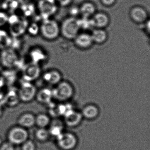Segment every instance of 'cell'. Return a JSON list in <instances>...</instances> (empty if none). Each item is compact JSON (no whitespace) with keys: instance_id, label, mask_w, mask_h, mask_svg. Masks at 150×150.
I'll use <instances>...</instances> for the list:
<instances>
[{"instance_id":"cell-1","label":"cell","mask_w":150,"mask_h":150,"mask_svg":"<svg viewBox=\"0 0 150 150\" xmlns=\"http://www.w3.org/2000/svg\"><path fill=\"white\" fill-rule=\"evenodd\" d=\"M80 30L79 20L72 16L64 20L60 27V33L69 40H74L79 34Z\"/></svg>"},{"instance_id":"cell-2","label":"cell","mask_w":150,"mask_h":150,"mask_svg":"<svg viewBox=\"0 0 150 150\" xmlns=\"http://www.w3.org/2000/svg\"><path fill=\"white\" fill-rule=\"evenodd\" d=\"M41 31L45 38L49 40H54L60 34V27L56 21L46 19L44 20L41 25Z\"/></svg>"},{"instance_id":"cell-3","label":"cell","mask_w":150,"mask_h":150,"mask_svg":"<svg viewBox=\"0 0 150 150\" xmlns=\"http://www.w3.org/2000/svg\"><path fill=\"white\" fill-rule=\"evenodd\" d=\"M29 134L26 129L20 126L10 129L8 133V142L14 145L22 144L28 139Z\"/></svg>"},{"instance_id":"cell-4","label":"cell","mask_w":150,"mask_h":150,"mask_svg":"<svg viewBox=\"0 0 150 150\" xmlns=\"http://www.w3.org/2000/svg\"><path fill=\"white\" fill-rule=\"evenodd\" d=\"M8 22L10 23L11 35L14 37H17L23 34L28 27L27 20L20 18L16 16H12L10 18L8 17Z\"/></svg>"},{"instance_id":"cell-5","label":"cell","mask_w":150,"mask_h":150,"mask_svg":"<svg viewBox=\"0 0 150 150\" xmlns=\"http://www.w3.org/2000/svg\"><path fill=\"white\" fill-rule=\"evenodd\" d=\"M52 96L59 100H66L70 99L73 94L71 85L67 81H60L52 90Z\"/></svg>"},{"instance_id":"cell-6","label":"cell","mask_w":150,"mask_h":150,"mask_svg":"<svg viewBox=\"0 0 150 150\" xmlns=\"http://www.w3.org/2000/svg\"><path fill=\"white\" fill-rule=\"evenodd\" d=\"M19 61L18 56L13 49H4L0 56V62L5 67L12 68L16 66Z\"/></svg>"},{"instance_id":"cell-7","label":"cell","mask_w":150,"mask_h":150,"mask_svg":"<svg viewBox=\"0 0 150 150\" xmlns=\"http://www.w3.org/2000/svg\"><path fill=\"white\" fill-rule=\"evenodd\" d=\"M35 87L30 82L25 81L23 83L18 93L19 99L24 102H29L33 100L36 95Z\"/></svg>"},{"instance_id":"cell-8","label":"cell","mask_w":150,"mask_h":150,"mask_svg":"<svg viewBox=\"0 0 150 150\" xmlns=\"http://www.w3.org/2000/svg\"><path fill=\"white\" fill-rule=\"evenodd\" d=\"M41 73L40 67L35 62L29 63L23 69L22 76L25 81L30 82L37 79Z\"/></svg>"},{"instance_id":"cell-9","label":"cell","mask_w":150,"mask_h":150,"mask_svg":"<svg viewBox=\"0 0 150 150\" xmlns=\"http://www.w3.org/2000/svg\"><path fill=\"white\" fill-rule=\"evenodd\" d=\"M57 138L59 146L63 150H71L77 144V138L72 133H62Z\"/></svg>"},{"instance_id":"cell-10","label":"cell","mask_w":150,"mask_h":150,"mask_svg":"<svg viewBox=\"0 0 150 150\" xmlns=\"http://www.w3.org/2000/svg\"><path fill=\"white\" fill-rule=\"evenodd\" d=\"M38 7L41 16L44 20L48 19L57 10V7L53 0H41Z\"/></svg>"},{"instance_id":"cell-11","label":"cell","mask_w":150,"mask_h":150,"mask_svg":"<svg viewBox=\"0 0 150 150\" xmlns=\"http://www.w3.org/2000/svg\"><path fill=\"white\" fill-rule=\"evenodd\" d=\"M74 40L76 46L83 50L90 48L93 43L91 35L86 33H79Z\"/></svg>"},{"instance_id":"cell-12","label":"cell","mask_w":150,"mask_h":150,"mask_svg":"<svg viewBox=\"0 0 150 150\" xmlns=\"http://www.w3.org/2000/svg\"><path fill=\"white\" fill-rule=\"evenodd\" d=\"M130 16L134 22L142 23L147 21L148 15L146 10L141 7H134L131 9Z\"/></svg>"},{"instance_id":"cell-13","label":"cell","mask_w":150,"mask_h":150,"mask_svg":"<svg viewBox=\"0 0 150 150\" xmlns=\"http://www.w3.org/2000/svg\"><path fill=\"white\" fill-rule=\"evenodd\" d=\"M92 25L95 28L104 29L108 25L110 19L106 14L101 12L96 13L91 19Z\"/></svg>"},{"instance_id":"cell-14","label":"cell","mask_w":150,"mask_h":150,"mask_svg":"<svg viewBox=\"0 0 150 150\" xmlns=\"http://www.w3.org/2000/svg\"><path fill=\"white\" fill-rule=\"evenodd\" d=\"M66 123L69 126H76L82 119V115L75 112L73 109L67 112L64 115Z\"/></svg>"},{"instance_id":"cell-15","label":"cell","mask_w":150,"mask_h":150,"mask_svg":"<svg viewBox=\"0 0 150 150\" xmlns=\"http://www.w3.org/2000/svg\"><path fill=\"white\" fill-rule=\"evenodd\" d=\"M18 123L19 126L25 129L31 128L35 124V117L31 113H25L20 117Z\"/></svg>"},{"instance_id":"cell-16","label":"cell","mask_w":150,"mask_h":150,"mask_svg":"<svg viewBox=\"0 0 150 150\" xmlns=\"http://www.w3.org/2000/svg\"><path fill=\"white\" fill-rule=\"evenodd\" d=\"M80 13L83 17L89 18L96 13V7L93 3L89 1L83 3L80 7Z\"/></svg>"},{"instance_id":"cell-17","label":"cell","mask_w":150,"mask_h":150,"mask_svg":"<svg viewBox=\"0 0 150 150\" xmlns=\"http://www.w3.org/2000/svg\"><path fill=\"white\" fill-rule=\"evenodd\" d=\"M61 74L55 70L46 72L43 75L44 80L51 85H57L61 81Z\"/></svg>"},{"instance_id":"cell-18","label":"cell","mask_w":150,"mask_h":150,"mask_svg":"<svg viewBox=\"0 0 150 150\" xmlns=\"http://www.w3.org/2000/svg\"><path fill=\"white\" fill-rule=\"evenodd\" d=\"M90 35L93 43L98 44L103 43L108 39V33L103 29L95 28Z\"/></svg>"},{"instance_id":"cell-19","label":"cell","mask_w":150,"mask_h":150,"mask_svg":"<svg viewBox=\"0 0 150 150\" xmlns=\"http://www.w3.org/2000/svg\"><path fill=\"white\" fill-rule=\"evenodd\" d=\"M38 101L42 103H48L51 100L52 96V90L47 88L41 89L37 93Z\"/></svg>"},{"instance_id":"cell-20","label":"cell","mask_w":150,"mask_h":150,"mask_svg":"<svg viewBox=\"0 0 150 150\" xmlns=\"http://www.w3.org/2000/svg\"><path fill=\"white\" fill-rule=\"evenodd\" d=\"M99 110L97 107L93 105H88L84 108L82 115L86 118L93 119L98 115Z\"/></svg>"},{"instance_id":"cell-21","label":"cell","mask_w":150,"mask_h":150,"mask_svg":"<svg viewBox=\"0 0 150 150\" xmlns=\"http://www.w3.org/2000/svg\"><path fill=\"white\" fill-rule=\"evenodd\" d=\"M50 122V119L48 115L45 114H40L35 117V124L39 128H45Z\"/></svg>"},{"instance_id":"cell-22","label":"cell","mask_w":150,"mask_h":150,"mask_svg":"<svg viewBox=\"0 0 150 150\" xmlns=\"http://www.w3.org/2000/svg\"><path fill=\"white\" fill-rule=\"evenodd\" d=\"M11 40L6 32L0 30V48L6 49L11 44Z\"/></svg>"},{"instance_id":"cell-23","label":"cell","mask_w":150,"mask_h":150,"mask_svg":"<svg viewBox=\"0 0 150 150\" xmlns=\"http://www.w3.org/2000/svg\"><path fill=\"white\" fill-rule=\"evenodd\" d=\"M35 134L37 139L41 142H44L48 140L50 135L48 130L46 129L45 128H41L37 130Z\"/></svg>"},{"instance_id":"cell-24","label":"cell","mask_w":150,"mask_h":150,"mask_svg":"<svg viewBox=\"0 0 150 150\" xmlns=\"http://www.w3.org/2000/svg\"><path fill=\"white\" fill-rule=\"evenodd\" d=\"M49 132L50 134H52L53 136L57 137L62 133V126L58 125H54L51 127Z\"/></svg>"},{"instance_id":"cell-25","label":"cell","mask_w":150,"mask_h":150,"mask_svg":"<svg viewBox=\"0 0 150 150\" xmlns=\"http://www.w3.org/2000/svg\"><path fill=\"white\" fill-rule=\"evenodd\" d=\"M22 150H36V145L31 140H28L22 144Z\"/></svg>"},{"instance_id":"cell-26","label":"cell","mask_w":150,"mask_h":150,"mask_svg":"<svg viewBox=\"0 0 150 150\" xmlns=\"http://www.w3.org/2000/svg\"><path fill=\"white\" fill-rule=\"evenodd\" d=\"M0 150H15V145L10 142H5L0 146Z\"/></svg>"},{"instance_id":"cell-27","label":"cell","mask_w":150,"mask_h":150,"mask_svg":"<svg viewBox=\"0 0 150 150\" xmlns=\"http://www.w3.org/2000/svg\"><path fill=\"white\" fill-rule=\"evenodd\" d=\"M8 17L5 13L0 12V27L5 25L8 22Z\"/></svg>"},{"instance_id":"cell-28","label":"cell","mask_w":150,"mask_h":150,"mask_svg":"<svg viewBox=\"0 0 150 150\" xmlns=\"http://www.w3.org/2000/svg\"><path fill=\"white\" fill-rule=\"evenodd\" d=\"M116 0H101V2L103 5L106 6H110L114 5Z\"/></svg>"},{"instance_id":"cell-29","label":"cell","mask_w":150,"mask_h":150,"mask_svg":"<svg viewBox=\"0 0 150 150\" xmlns=\"http://www.w3.org/2000/svg\"><path fill=\"white\" fill-rule=\"evenodd\" d=\"M38 26L35 24H33L30 28L29 32L31 34H36L37 32H38Z\"/></svg>"},{"instance_id":"cell-30","label":"cell","mask_w":150,"mask_h":150,"mask_svg":"<svg viewBox=\"0 0 150 150\" xmlns=\"http://www.w3.org/2000/svg\"><path fill=\"white\" fill-rule=\"evenodd\" d=\"M72 0H59L60 4L63 6H67L70 4Z\"/></svg>"},{"instance_id":"cell-31","label":"cell","mask_w":150,"mask_h":150,"mask_svg":"<svg viewBox=\"0 0 150 150\" xmlns=\"http://www.w3.org/2000/svg\"><path fill=\"white\" fill-rule=\"evenodd\" d=\"M2 114V108L1 105L0 104V116Z\"/></svg>"}]
</instances>
